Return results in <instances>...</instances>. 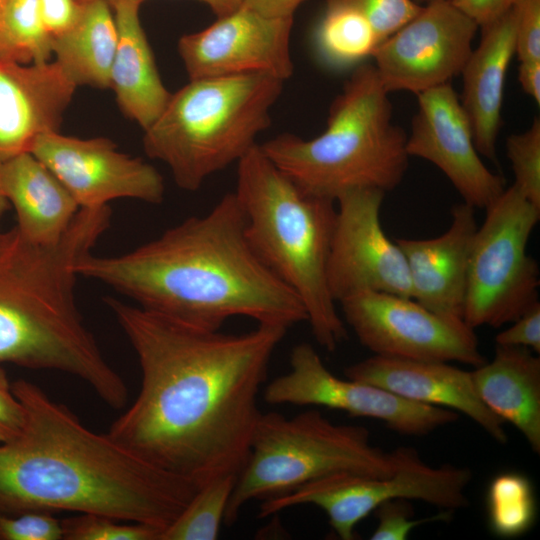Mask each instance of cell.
Segmentation results:
<instances>
[{"instance_id": "6da1fadb", "label": "cell", "mask_w": 540, "mask_h": 540, "mask_svg": "<svg viewBox=\"0 0 540 540\" xmlns=\"http://www.w3.org/2000/svg\"><path fill=\"white\" fill-rule=\"evenodd\" d=\"M141 369L132 405L107 434L147 463L204 485L239 474L261 414L258 395L283 326L197 328L107 297Z\"/></svg>"}, {"instance_id": "7a4b0ae2", "label": "cell", "mask_w": 540, "mask_h": 540, "mask_svg": "<svg viewBox=\"0 0 540 540\" xmlns=\"http://www.w3.org/2000/svg\"><path fill=\"white\" fill-rule=\"evenodd\" d=\"M76 270L147 311L201 329L220 330L236 316L286 328L307 321L298 296L251 249L234 192L129 252L89 253Z\"/></svg>"}, {"instance_id": "3957f363", "label": "cell", "mask_w": 540, "mask_h": 540, "mask_svg": "<svg viewBox=\"0 0 540 540\" xmlns=\"http://www.w3.org/2000/svg\"><path fill=\"white\" fill-rule=\"evenodd\" d=\"M12 390L25 424L0 443V513H96L163 533L201 487L91 431L36 384L19 379Z\"/></svg>"}, {"instance_id": "277c9868", "label": "cell", "mask_w": 540, "mask_h": 540, "mask_svg": "<svg viewBox=\"0 0 540 540\" xmlns=\"http://www.w3.org/2000/svg\"><path fill=\"white\" fill-rule=\"evenodd\" d=\"M111 220L109 206L80 208L59 241L38 244L14 227L0 237V365L62 371L85 381L113 409L128 399L75 301L78 262Z\"/></svg>"}, {"instance_id": "5b68a950", "label": "cell", "mask_w": 540, "mask_h": 540, "mask_svg": "<svg viewBox=\"0 0 540 540\" xmlns=\"http://www.w3.org/2000/svg\"><path fill=\"white\" fill-rule=\"evenodd\" d=\"M234 193L251 249L298 296L318 344L335 351L347 337L326 275L336 202L302 190L259 144L238 161Z\"/></svg>"}, {"instance_id": "8992f818", "label": "cell", "mask_w": 540, "mask_h": 540, "mask_svg": "<svg viewBox=\"0 0 540 540\" xmlns=\"http://www.w3.org/2000/svg\"><path fill=\"white\" fill-rule=\"evenodd\" d=\"M406 141L374 65L361 64L332 102L320 135L282 134L259 145L302 190L336 202L352 189L399 186L410 158Z\"/></svg>"}, {"instance_id": "52a82bcc", "label": "cell", "mask_w": 540, "mask_h": 540, "mask_svg": "<svg viewBox=\"0 0 540 540\" xmlns=\"http://www.w3.org/2000/svg\"><path fill=\"white\" fill-rule=\"evenodd\" d=\"M284 82L266 74L190 79L144 130L145 153L165 163L181 189L198 190L258 144Z\"/></svg>"}, {"instance_id": "ba28073f", "label": "cell", "mask_w": 540, "mask_h": 540, "mask_svg": "<svg viewBox=\"0 0 540 540\" xmlns=\"http://www.w3.org/2000/svg\"><path fill=\"white\" fill-rule=\"evenodd\" d=\"M396 463L395 450L385 452L374 446L362 426L333 423L316 409L292 417L261 412L224 522L234 524L242 508L254 499L283 494L337 473L388 476Z\"/></svg>"}, {"instance_id": "9c48e42d", "label": "cell", "mask_w": 540, "mask_h": 540, "mask_svg": "<svg viewBox=\"0 0 540 540\" xmlns=\"http://www.w3.org/2000/svg\"><path fill=\"white\" fill-rule=\"evenodd\" d=\"M485 210L470 250L463 307L474 330L512 323L539 301V267L527 244L540 209L512 185Z\"/></svg>"}, {"instance_id": "30bf717a", "label": "cell", "mask_w": 540, "mask_h": 540, "mask_svg": "<svg viewBox=\"0 0 540 540\" xmlns=\"http://www.w3.org/2000/svg\"><path fill=\"white\" fill-rule=\"evenodd\" d=\"M394 450L396 468L388 476L328 475L264 499L258 517L265 518L292 506L315 505L326 513L338 538L353 540L357 524L388 500H420L448 511L468 504L465 491L472 479L469 469L428 465L411 447Z\"/></svg>"}, {"instance_id": "8fae6325", "label": "cell", "mask_w": 540, "mask_h": 540, "mask_svg": "<svg viewBox=\"0 0 540 540\" xmlns=\"http://www.w3.org/2000/svg\"><path fill=\"white\" fill-rule=\"evenodd\" d=\"M344 321L374 355L420 361L486 362L473 328L415 301L384 292H362L338 302Z\"/></svg>"}, {"instance_id": "7c38bea8", "label": "cell", "mask_w": 540, "mask_h": 540, "mask_svg": "<svg viewBox=\"0 0 540 540\" xmlns=\"http://www.w3.org/2000/svg\"><path fill=\"white\" fill-rule=\"evenodd\" d=\"M290 370L264 389L268 404L321 406L377 419L399 434L423 436L458 419L456 411L420 404L380 387L334 375L308 343L290 353Z\"/></svg>"}, {"instance_id": "4fadbf2b", "label": "cell", "mask_w": 540, "mask_h": 540, "mask_svg": "<svg viewBox=\"0 0 540 540\" xmlns=\"http://www.w3.org/2000/svg\"><path fill=\"white\" fill-rule=\"evenodd\" d=\"M385 192L357 188L341 194L327 261V284L335 302L374 291L412 298L406 259L385 234L380 210Z\"/></svg>"}, {"instance_id": "5bb4252c", "label": "cell", "mask_w": 540, "mask_h": 540, "mask_svg": "<svg viewBox=\"0 0 540 540\" xmlns=\"http://www.w3.org/2000/svg\"><path fill=\"white\" fill-rule=\"evenodd\" d=\"M479 26L450 0L422 5L420 11L375 48L372 58L388 93L416 95L451 83L460 75Z\"/></svg>"}, {"instance_id": "9a60e30c", "label": "cell", "mask_w": 540, "mask_h": 540, "mask_svg": "<svg viewBox=\"0 0 540 540\" xmlns=\"http://www.w3.org/2000/svg\"><path fill=\"white\" fill-rule=\"evenodd\" d=\"M29 152L57 176L80 208L107 206L122 198L152 204L164 199L160 173L142 159L119 152L108 138L48 132L35 139Z\"/></svg>"}, {"instance_id": "2e32d148", "label": "cell", "mask_w": 540, "mask_h": 540, "mask_svg": "<svg viewBox=\"0 0 540 540\" xmlns=\"http://www.w3.org/2000/svg\"><path fill=\"white\" fill-rule=\"evenodd\" d=\"M293 18H269L239 6L205 29L183 35L178 51L190 79L266 74L283 81L294 65Z\"/></svg>"}, {"instance_id": "e0dca14e", "label": "cell", "mask_w": 540, "mask_h": 540, "mask_svg": "<svg viewBox=\"0 0 540 540\" xmlns=\"http://www.w3.org/2000/svg\"><path fill=\"white\" fill-rule=\"evenodd\" d=\"M418 109L407 135L409 157L434 164L472 207L487 209L505 190V179L480 158L470 121L451 83L417 94Z\"/></svg>"}, {"instance_id": "ac0fdd59", "label": "cell", "mask_w": 540, "mask_h": 540, "mask_svg": "<svg viewBox=\"0 0 540 540\" xmlns=\"http://www.w3.org/2000/svg\"><path fill=\"white\" fill-rule=\"evenodd\" d=\"M344 373L347 378L380 387L404 399L458 411L495 441H507L504 422L479 398L471 371L448 362L373 355L348 366Z\"/></svg>"}, {"instance_id": "d6986e66", "label": "cell", "mask_w": 540, "mask_h": 540, "mask_svg": "<svg viewBox=\"0 0 540 540\" xmlns=\"http://www.w3.org/2000/svg\"><path fill=\"white\" fill-rule=\"evenodd\" d=\"M76 88L55 61H0V165L58 131Z\"/></svg>"}, {"instance_id": "ffe728a7", "label": "cell", "mask_w": 540, "mask_h": 540, "mask_svg": "<svg viewBox=\"0 0 540 540\" xmlns=\"http://www.w3.org/2000/svg\"><path fill=\"white\" fill-rule=\"evenodd\" d=\"M451 224L429 239L397 238L406 259L412 298L425 308L463 319L468 264L477 229L475 208L462 202L451 210Z\"/></svg>"}, {"instance_id": "44dd1931", "label": "cell", "mask_w": 540, "mask_h": 540, "mask_svg": "<svg viewBox=\"0 0 540 540\" xmlns=\"http://www.w3.org/2000/svg\"><path fill=\"white\" fill-rule=\"evenodd\" d=\"M517 3L494 22L481 28L479 45L472 50L462 71L460 98L471 124L478 153L497 158V138L509 64L515 54Z\"/></svg>"}, {"instance_id": "7402d4cb", "label": "cell", "mask_w": 540, "mask_h": 540, "mask_svg": "<svg viewBox=\"0 0 540 540\" xmlns=\"http://www.w3.org/2000/svg\"><path fill=\"white\" fill-rule=\"evenodd\" d=\"M0 193L15 209L16 229L38 244L59 241L80 210L57 176L29 151L0 165Z\"/></svg>"}, {"instance_id": "603a6c76", "label": "cell", "mask_w": 540, "mask_h": 540, "mask_svg": "<svg viewBox=\"0 0 540 540\" xmlns=\"http://www.w3.org/2000/svg\"><path fill=\"white\" fill-rule=\"evenodd\" d=\"M118 43L113 60L110 87L123 114L143 131L150 127L168 104L172 93L158 73L151 47L139 18L140 3L112 2Z\"/></svg>"}, {"instance_id": "cb8c5ba5", "label": "cell", "mask_w": 540, "mask_h": 540, "mask_svg": "<svg viewBox=\"0 0 540 540\" xmlns=\"http://www.w3.org/2000/svg\"><path fill=\"white\" fill-rule=\"evenodd\" d=\"M475 390L487 408L514 425L540 453V358L523 347L496 345L491 361L471 371Z\"/></svg>"}, {"instance_id": "d4e9b609", "label": "cell", "mask_w": 540, "mask_h": 540, "mask_svg": "<svg viewBox=\"0 0 540 540\" xmlns=\"http://www.w3.org/2000/svg\"><path fill=\"white\" fill-rule=\"evenodd\" d=\"M118 43L115 18L107 0L83 2L72 28L54 37L55 62L78 86L110 87V75Z\"/></svg>"}, {"instance_id": "484cf974", "label": "cell", "mask_w": 540, "mask_h": 540, "mask_svg": "<svg viewBox=\"0 0 540 540\" xmlns=\"http://www.w3.org/2000/svg\"><path fill=\"white\" fill-rule=\"evenodd\" d=\"M321 58L331 66L346 67L371 57L379 44L371 24L352 6L326 0V8L315 31Z\"/></svg>"}, {"instance_id": "4316f807", "label": "cell", "mask_w": 540, "mask_h": 540, "mask_svg": "<svg viewBox=\"0 0 540 540\" xmlns=\"http://www.w3.org/2000/svg\"><path fill=\"white\" fill-rule=\"evenodd\" d=\"M53 37L47 31L40 0H8L0 27V61L45 63L52 54Z\"/></svg>"}, {"instance_id": "83f0119b", "label": "cell", "mask_w": 540, "mask_h": 540, "mask_svg": "<svg viewBox=\"0 0 540 540\" xmlns=\"http://www.w3.org/2000/svg\"><path fill=\"white\" fill-rule=\"evenodd\" d=\"M488 522L498 537L525 534L536 520V498L530 480L518 472L498 474L487 492Z\"/></svg>"}, {"instance_id": "f1b7e54d", "label": "cell", "mask_w": 540, "mask_h": 540, "mask_svg": "<svg viewBox=\"0 0 540 540\" xmlns=\"http://www.w3.org/2000/svg\"><path fill=\"white\" fill-rule=\"evenodd\" d=\"M237 476L222 475L202 485L160 540L216 539Z\"/></svg>"}, {"instance_id": "f546056e", "label": "cell", "mask_w": 540, "mask_h": 540, "mask_svg": "<svg viewBox=\"0 0 540 540\" xmlns=\"http://www.w3.org/2000/svg\"><path fill=\"white\" fill-rule=\"evenodd\" d=\"M96 514L78 513L61 520L65 540H160L162 530L144 523Z\"/></svg>"}, {"instance_id": "4dcf8cb0", "label": "cell", "mask_w": 540, "mask_h": 540, "mask_svg": "<svg viewBox=\"0 0 540 540\" xmlns=\"http://www.w3.org/2000/svg\"><path fill=\"white\" fill-rule=\"evenodd\" d=\"M507 157L515 176L514 186L540 209V120L535 117L524 132L506 141Z\"/></svg>"}, {"instance_id": "1f68e13d", "label": "cell", "mask_w": 540, "mask_h": 540, "mask_svg": "<svg viewBox=\"0 0 540 540\" xmlns=\"http://www.w3.org/2000/svg\"><path fill=\"white\" fill-rule=\"evenodd\" d=\"M354 7L374 29L379 43L411 20L422 5L414 0H329Z\"/></svg>"}, {"instance_id": "d6a6232c", "label": "cell", "mask_w": 540, "mask_h": 540, "mask_svg": "<svg viewBox=\"0 0 540 540\" xmlns=\"http://www.w3.org/2000/svg\"><path fill=\"white\" fill-rule=\"evenodd\" d=\"M378 524L371 540H405L411 531L422 524L448 520L450 512L415 519L414 508L408 499H392L380 504L375 510Z\"/></svg>"}, {"instance_id": "836d02e7", "label": "cell", "mask_w": 540, "mask_h": 540, "mask_svg": "<svg viewBox=\"0 0 540 540\" xmlns=\"http://www.w3.org/2000/svg\"><path fill=\"white\" fill-rule=\"evenodd\" d=\"M61 520L53 513L29 511L0 513V540H61Z\"/></svg>"}, {"instance_id": "e575fe53", "label": "cell", "mask_w": 540, "mask_h": 540, "mask_svg": "<svg viewBox=\"0 0 540 540\" xmlns=\"http://www.w3.org/2000/svg\"><path fill=\"white\" fill-rule=\"evenodd\" d=\"M515 54L520 62L540 61V0L517 2Z\"/></svg>"}, {"instance_id": "d590c367", "label": "cell", "mask_w": 540, "mask_h": 540, "mask_svg": "<svg viewBox=\"0 0 540 540\" xmlns=\"http://www.w3.org/2000/svg\"><path fill=\"white\" fill-rule=\"evenodd\" d=\"M496 345L523 347L540 353V302H536L512 325L495 337Z\"/></svg>"}, {"instance_id": "8d00e7d4", "label": "cell", "mask_w": 540, "mask_h": 540, "mask_svg": "<svg viewBox=\"0 0 540 540\" xmlns=\"http://www.w3.org/2000/svg\"><path fill=\"white\" fill-rule=\"evenodd\" d=\"M24 424V407L14 394L5 370L0 366V443L18 436Z\"/></svg>"}, {"instance_id": "74e56055", "label": "cell", "mask_w": 540, "mask_h": 540, "mask_svg": "<svg viewBox=\"0 0 540 540\" xmlns=\"http://www.w3.org/2000/svg\"><path fill=\"white\" fill-rule=\"evenodd\" d=\"M83 2L79 0H40V11L47 31L54 38L74 26Z\"/></svg>"}, {"instance_id": "f35d334b", "label": "cell", "mask_w": 540, "mask_h": 540, "mask_svg": "<svg viewBox=\"0 0 540 540\" xmlns=\"http://www.w3.org/2000/svg\"><path fill=\"white\" fill-rule=\"evenodd\" d=\"M519 0H450L480 28L487 26L510 10Z\"/></svg>"}, {"instance_id": "ab89813d", "label": "cell", "mask_w": 540, "mask_h": 540, "mask_svg": "<svg viewBox=\"0 0 540 540\" xmlns=\"http://www.w3.org/2000/svg\"><path fill=\"white\" fill-rule=\"evenodd\" d=\"M305 0H242L241 6L269 18H293Z\"/></svg>"}, {"instance_id": "60d3db41", "label": "cell", "mask_w": 540, "mask_h": 540, "mask_svg": "<svg viewBox=\"0 0 540 540\" xmlns=\"http://www.w3.org/2000/svg\"><path fill=\"white\" fill-rule=\"evenodd\" d=\"M518 80L522 90L537 104L540 103V61L520 62Z\"/></svg>"}, {"instance_id": "b9f144b4", "label": "cell", "mask_w": 540, "mask_h": 540, "mask_svg": "<svg viewBox=\"0 0 540 540\" xmlns=\"http://www.w3.org/2000/svg\"><path fill=\"white\" fill-rule=\"evenodd\" d=\"M117 0H110V4ZM138 3H142L144 0H130ZM210 7L213 13L217 17H222L235 11L240 5L242 0H197Z\"/></svg>"}, {"instance_id": "7bdbcfd3", "label": "cell", "mask_w": 540, "mask_h": 540, "mask_svg": "<svg viewBox=\"0 0 540 540\" xmlns=\"http://www.w3.org/2000/svg\"><path fill=\"white\" fill-rule=\"evenodd\" d=\"M8 201L5 199V197L0 193V218L5 213V211L8 208Z\"/></svg>"}, {"instance_id": "ee69618b", "label": "cell", "mask_w": 540, "mask_h": 540, "mask_svg": "<svg viewBox=\"0 0 540 540\" xmlns=\"http://www.w3.org/2000/svg\"><path fill=\"white\" fill-rule=\"evenodd\" d=\"M7 1L8 0H0V27H1L2 17H3V12H4Z\"/></svg>"}, {"instance_id": "f6af8a7d", "label": "cell", "mask_w": 540, "mask_h": 540, "mask_svg": "<svg viewBox=\"0 0 540 540\" xmlns=\"http://www.w3.org/2000/svg\"><path fill=\"white\" fill-rule=\"evenodd\" d=\"M416 1L418 4L420 5H425L427 3H430V2H433V1H437V0H414Z\"/></svg>"}, {"instance_id": "bcb514c9", "label": "cell", "mask_w": 540, "mask_h": 540, "mask_svg": "<svg viewBox=\"0 0 540 540\" xmlns=\"http://www.w3.org/2000/svg\"><path fill=\"white\" fill-rule=\"evenodd\" d=\"M80 2H86V1H89V0H79ZM108 2H110V0H107Z\"/></svg>"}, {"instance_id": "7dc6e473", "label": "cell", "mask_w": 540, "mask_h": 540, "mask_svg": "<svg viewBox=\"0 0 540 540\" xmlns=\"http://www.w3.org/2000/svg\"><path fill=\"white\" fill-rule=\"evenodd\" d=\"M2 231L0 230V237H1Z\"/></svg>"}]
</instances>
